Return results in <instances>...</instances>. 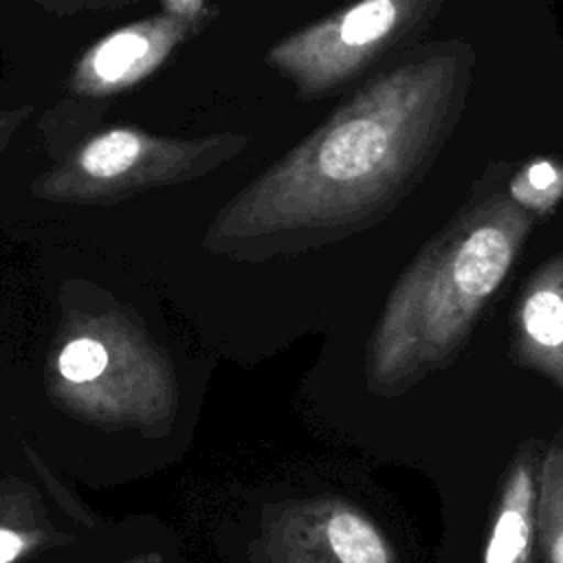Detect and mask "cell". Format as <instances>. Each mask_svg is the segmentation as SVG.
Segmentation results:
<instances>
[{"instance_id": "6da1fadb", "label": "cell", "mask_w": 563, "mask_h": 563, "mask_svg": "<svg viewBox=\"0 0 563 563\" xmlns=\"http://www.w3.org/2000/svg\"><path fill=\"white\" fill-rule=\"evenodd\" d=\"M532 534V477L521 462L515 466L493 523L484 563H528Z\"/></svg>"}, {"instance_id": "7a4b0ae2", "label": "cell", "mask_w": 563, "mask_h": 563, "mask_svg": "<svg viewBox=\"0 0 563 563\" xmlns=\"http://www.w3.org/2000/svg\"><path fill=\"white\" fill-rule=\"evenodd\" d=\"M387 134L372 119H350L334 128L319 152L328 178L352 180L367 174L385 156Z\"/></svg>"}, {"instance_id": "3957f363", "label": "cell", "mask_w": 563, "mask_h": 563, "mask_svg": "<svg viewBox=\"0 0 563 563\" xmlns=\"http://www.w3.org/2000/svg\"><path fill=\"white\" fill-rule=\"evenodd\" d=\"M508 262L510 244L506 235L493 227L477 229L455 255V284L464 295L482 299L501 282Z\"/></svg>"}, {"instance_id": "277c9868", "label": "cell", "mask_w": 563, "mask_h": 563, "mask_svg": "<svg viewBox=\"0 0 563 563\" xmlns=\"http://www.w3.org/2000/svg\"><path fill=\"white\" fill-rule=\"evenodd\" d=\"M328 541L339 563H389L380 532L352 510H339L330 517Z\"/></svg>"}, {"instance_id": "5b68a950", "label": "cell", "mask_w": 563, "mask_h": 563, "mask_svg": "<svg viewBox=\"0 0 563 563\" xmlns=\"http://www.w3.org/2000/svg\"><path fill=\"white\" fill-rule=\"evenodd\" d=\"M141 154V141L128 130H114L95 139L81 154V167L97 178L123 174Z\"/></svg>"}, {"instance_id": "8992f818", "label": "cell", "mask_w": 563, "mask_h": 563, "mask_svg": "<svg viewBox=\"0 0 563 563\" xmlns=\"http://www.w3.org/2000/svg\"><path fill=\"white\" fill-rule=\"evenodd\" d=\"M396 20L391 0H365L356 4L341 24V37L347 44H367L380 37Z\"/></svg>"}, {"instance_id": "52a82bcc", "label": "cell", "mask_w": 563, "mask_h": 563, "mask_svg": "<svg viewBox=\"0 0 563 563\" xmlns=\"http://www.w3.org/2000/svg\"><path fill=\"white\" fill-rule=\"evenodd\" d=\"M528 334L541 345L563 343V301L554 292H534L523 308Z\"/></svg>"}, {"instance_id": "ba28073f", "label": "cell", "mask_w": 563, "mask_h": 563, "mask_svg": "<svg viewBox=\"0 0 563 563\" xmlns=\"http://www.w3.org/2000/svg\"><path fill=\"white\" fill-rule=\"evenodd\" d=\"M108 365V352L99 341L77 339L68 343L57 361L59 374L70 383H86L97 378Z\"/></svg>"}, {"instance_id": "9c48e42d", "label": "cell", "mask_w": 563, "mask_h": 563, "mask_svg": "<svg viewBox=\"0 0 563 563\" xmlns=\"http://www.w3.org/2000/svg\"><path fill=\"white\" fill-rule=\"evenodd\" d=\"M147 48V42L136 33H117L95 55V70L99 77L112 81L121 77Z\"/></svg>"}, {"instance_id": "30bf717a", "label": "cell", "mask_w": 563, "mask_h": 563, "mask_svg": "<svg viewBox=\"0 0 563 563\" xmlns=\"http://www.w3.org/2000/svg\"><path fill=\"white\" fill-rule=\"evenodd\" d=\"M24 550V541L18 532L9 528H0V563H11Z\"/></svg>"}, {"instance_id": "8fae6325", "label": "cell", "mask_w": 563, "mask_h": 563, "mask_svg": "<svg viewBox=\"0 0 563 563\" xmlns=\"http://www.w3.org/2000/svg\"><path fill=\"white\" fill-rule=\"evenodd\" d=\"M552 180H554V169H552L548 163H539V165H534V167L530 169V183H532L534 187L543 189V187L552 185Z\"/></svg>"}, {"instance_id": "7c38bea8", "label": "cell", "mask_w": 563, "mask_h": 563, "mask_svg": "<svg viewBox=\"0 0 563 563\" xmlns=\"http://www.w3.org/2000/svg\"><path fill=\"white\" fill-rule=\"evenodd\" d=\"M552 563H563V530L552 541Z\"/></svg>"}]
</instances>
